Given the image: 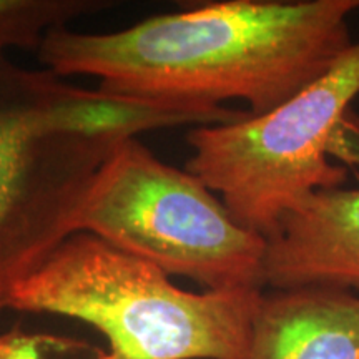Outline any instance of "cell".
Segmentation results:
<instances>
[{
    "instance_id": "5",
    "label": "cell",
    "mask_w": 359,
    "mask_h": 359,
    "mask_svg": "<svg viewBox=\"0 0 359 359\" xmlns=\"http://www.w3.org/2000/svg\"><path fill=\"white\" fill-rule=\"evenodd\" d=\"M77 231L205 291L264 288V236L241 226L217 193L137 137L120 142L98 170Z\"/></svg>"
},
{
    "instance_id": "8",
    "label": "cell",
    "mask_w": 359,
    "mask_h": 359,
    "mask_svg": "<svg viewBox=\"0 0 359 359\" xmlns=\"http://www.w3.org/2000/svg\"><path fill=\"white\" fill-rule=\"evenodd\" d=\"M87 12L83 0H0V50L37 48L48 30Z\"/></svg>"
},
{
    "instance_id": "2",
    "label": "cell",
    "mask_w": 359,
    "mask_h": 359,
    "mask_svg": "<svg viewBox=\"0 0 359 359\" xmlns=\"http://www.w3.org/2000/svg\"><path fill=\"white\" fill-rule=\"evenodd\" d=\"M238 114L83 88L0 50V309L74 235L92 182L120 142L161 128L228 123Z\"/></svg>"
},
{
    "instance_id": "1",
    "label": "cell",
    "mask_w": 359,
    "mask_h": 359,
    "mask_svg": "<svg viewBox=\"0 0 359 359\" xmlns=\"http://www.w3.org/2000/svg\"><path fill=\"white\" fill-rule=\"evenodd\" d=\"M356 11L359 0H223L115 32L53 27L35 50L45 70L93 77L110 95L190 107L243 100L259 115L351 48Z\"/></svg>"
},
{
    "instance_id": "7",
    "label": "cell",
    "mask_w": 359,
    "mask_h": 359,
    "mask_svg": "<svg viewBox=\"0 0 359 359\" xmlns=\"http://www.w3.org/2000/svg\"><path fill=\"white\" fill-rule=\"evenodd\" d=\"M246 359H359V296L318 286L263 293Z\"/></svg>"
},
{
    "instance_id": "3",
    "label": "cell",
    "mask_w": 359,
    "mask_h": 359,
    "mask_svg": "<svg viewBox=\"0 0 359 359\" xmlns=\"http://www.w3.org/2000/svg\"><path fill=\"white\" fill-rule=\"evenodd\" d=\"M263 293L182 290L155 264L77 231L8 308L85 323L109 344L97 359H246Z\"/></svg>"
},
{
    "instance_id": "6",
    "label": "cell",
    "mask_w": 359,
    "mask_h": 359,
    "mask_svg": "<svg viewBox=\"0 0 359 359\" xmlns=\"http://www.w3.org/2000/svg\"><path fill=\"white\" fill-rule=\"evenodd\" d=\"M264 240V286L359 288V188L313 193Z\"/></svg>"
},
{
    "instance_id": "4",
    "label": "cell",
    "mask_w": 359,
    "mask_h": 359,
    "mask_svg": "<svg viewBox=\"0 0 359 359\" xmlns=\"http://www.w3.org/2000/svg\"><path fill=\"white\" fill-rule=\"evenodd\" d=\"M359 42L275 109L193 127L185 170L205 183L241 226L266 238L313 193L341 188L348 173L327 156L359 163Z\"/></svg>"
}]
</instances>
